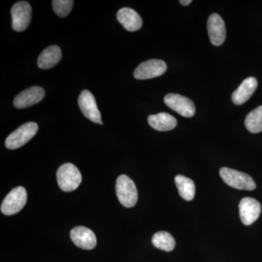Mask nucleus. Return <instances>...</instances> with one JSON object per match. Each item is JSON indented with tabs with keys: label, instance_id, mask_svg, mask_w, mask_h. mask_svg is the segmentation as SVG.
Instances as JSON below:
<instances>
[{
	"label": "nucleus",
	"instance_id": "1",
	"mask_svg": "<svg viewBox=\"0 0 262 262\" xmlns=\"http://www.w3.org/2000/svg\"><path fill=\"white\" fill-rule=\"evenodd\" d=\"M56 176L58 186L63 192L75 190L82 182V175L80 170L72 163L62 165L58 169Z\"/></svg>",
	"mask_w": 262,
	"mask_h": 262
},
{
	"label": "nucleus",
	"instance_id": "2",
	"mask_svg": "<svg viewBox=\"0 0 262 262\" xmlns=\"http://www.w3.org/2000/svg\"><path fill=\"white\" fill-rule=\"evenodd\" d=\"M116 194L119 201L125 208H132L138 201L135 183L126 175H121L116 182Z\"/></svg>",
	"mask_w": 262,
	"mask_h": 262
},
{
	"label": "nucleus",
	"instance_id": "3",
	"mask_svg": "<svg viewBox=\"0 0 262 262\" xmlns=\"http://www.w3.org/2000/svg\"><path fill=\"white\" fill-rule=\"evenodd\" d=\"M220 174L222 180L229 187L241 190L251 191L256 189V183L248 174L229 168H221Z\"/></svg>",
	"mask_w": 262,
	"mask_h": 262
},
{
	"label": "nucleus",
	"instance_id": "4",
	"mask_svg": "<svg viewBox=\"0 0 262 262\" xmlns=\"http://www.w3.org/2000/svg\"><path fill=\"white\" fill-rule=\"evenodd\" d=\"M38 128L37 124L34 122L24 124L8 136L5 141V146L9 149L21 147L36 135Z\"/></svg>",
	"mask_w": 262,
	"mask_h": 262
},
{
	"label": "nucleus",
	"instance_id": "5",
	"mask_svg": "<svg viewBox=\"0 0 262 262\" xmlns=\"http://www.w3.org/2000/svg\"><path fill=\"white\" fill-rule=\"evenodd\" d=\"M27 201V192L25 188H15L3 200L1 205L2 213L6 215L16 214L23 209Z\"/></svg>",
	"mask_w": 262,
	"mask_h": 262
},
{
	"label": "nucleus",
	"instance_id": "6",
	"mask_svg": "<svg viewBox=\"0 0 262 262\" xmlns=\"http://www.w3.org/2000/svg\"><path fill=\"white\" fill-rule=\"evenodd\" d=\"M12 27L15 32H23L28 28L32 19V7L27 2L15 3L12 8Z\"/></svg>",
	"mask_w": 262,
	"mask_h": 262
},
{
	"label": "nucleus",
	"instance_id": "7",
	"mask_svg": "<svg viewBox=\"0 0 262 262\" xmlns=\"http://www.w3.org/2000/svg\"><path fill=\"white\" fill-rule=\"evenodd\" d=\"M167 70L165 61L151 59L141 63L134 71V76L137 80H148L163 75Z\"/></svg>",
	"mask_w": 262,
	"mask_h": 262
},
{
	"label": "nucleus",
	"instance_id": "8",
	"mask_svg": "<svg viewBox=\"0 0 262 262\" xmlns=\"http://www.w3.org/2000/svg\"><path fill=\"white\" fill-rule=\"evenodd\" d=\"M165 104L169 108L183 117H192L195 114L196 108L192 100L182 95L170 94L164 98Z\"/></svg>",
	"mask_w": 262,
	"mask_h": 262
},
{
	"label": "nucleus",
	"instance_id": "9",
	"mask_svg": "<svg viewBox=\"0 0 262 262\" xmlns=\"http://www.w3.org/2000/svg\"><path fill=\"white\" fill-rule=\"evenodd\" d=\"M78 105L84 117L95 123L103 125L101 113L92 93L88 90L82 91L78 98Z\"/></svg>",
	"mask_w": 262,
	"mask_h": 262
},
{
	"label": "nucleus",
	"instance_id": "10",
	"mask_svg": "<svg viewBox=\"0 0 262 262\" xmlns=\"http://www.w3.org/2000/svg\"><path fill=\"white\" fill-rule=\"evenodd\" d=\"M261 211V204L254 198H245L239 202V218L245 225H251L256 222Z\"/></svg>",
	"mask_w": 262,
	"mask_h": 262
},
{
	"label": "nucleus",
	"instance_id": "11",
	"mask_svg": "<svg viewBox=\"0 0 262 262\" xmlns=\"http://www.w3.org/2000/svg\"><path fill=\"white\" fill-rule=\"evenodd\" d=\"M46 96V92L42 88L33 86L24 90L14 98L13 104L17 108L29 107L40 102Z\"/></svg>",
	"mask_w": 262,
	"mask_h": 262
},
{
	"label": "nucleus",
	"instance_id": "12",
	"mask_svg": "<svg viewBox=\"0 0 262 262\" xmlns=\"http://www.w3.org/2000/svg\"><path fill=\"white\" fill-rule=\"evenodd\" d=\"M207 29L212 45L222 46L226 39L225 24L222 17L217 13L210 15L207 22Z\"/></svg>",
	"mask_w": 262,
	"mask_h": 262
},
{
	"label": "nucleus",
	"instance_id": "13",
	"mask_svg": "<svg viewBox=\"0 0 262 262\" xmlns=\"http://www.w3.org/2000/svg\"><path fill=\"white\" fill-rule=\"evenodd\" d=\"M70 237L77 247L84 250L94 249L97 244L96 234L91 229L82 226L72 229Z\"/></svg>",
	"mask_w": 262,
	"mask_h": 262
},
{
	"label": "nucleus",
	"instance_id": "14",
	"mask_svg": "<svg viewBox=\"0 0 262 262\" xmlns=\"http://www.w3.org/2000/svg\"><path fill=\"white\" fill-rule=\"evenodd\" d=\"M117 20L129 32H136L142 27L143 21L137 12L129 8H123L117 13Z\"/></svg>",
	"mask_w": 262,
	"mask_h": 262
},
{
	"label": "nucleus",
	"instance_id": "15",
	"mask_svg": "<svg viewBox=\"0 0 262 262\" xmlns=\"http://www.w3.org/2000/svg\"><path fill=\"white\" fill-rule=\"evenodd\" d=\"M258 82L255 77H248L234 91L232 100L234 104L242 105L248 101L257 89Z\"/></svg>",
	"mask_w": 262,
	"mask_h": 262
},
{
	"label": "nucleus",
	"instance_id": "16",
	"mask_svg": "<svg viewBox=\"0 0 262 262\" xmlns=\"http://www.w3.org/2000/svg\"><path fill=\"white\" fill-rule=\"evenodd\" d=\"M61 48L57 46H49L39 55L37 65L42 70H49L61 61Z\"/></svg>",
	"mask_w": 262,
	"mask_h": 262
},
{
	"label": "nucleus",
	"instance_id": "17",
	"mask_svg": "<svg viewBox=\"0 0 262 262\" xmlns=\"http://www.w3.org/2000/svg\"><path fill=\"white\" fill-rule=\"evenodd\" d=\"M148 123L150 126L158 131L173 130L177 125L175 117L166 113H161L148 117Z\"/></svg>",
	"mask_w": 262,
	"mask_h": 262
},
{
	"label": "nucleus",
	"instance_id": "18",
	"mask_svg": "<svg viewBox=\"0 0 262 262\" xmlns=\"http://www.w3.org/2000/svg\"><path fill=\"white\" fill-rule=\"evenodd\" d=\"M175 183L179 193L183 199L187 201H192L195 194V185L192 179L184 176L178 175L175 177Z\"/></svg>",
	"mask_w": 262,
	"mask_h": 262
},
{
	"label": "nucleus",
	"instance_id": "19",
	"mask_svg": "<svg viewBox=\"0 0 262 262\" xmlns=\"http://www.w3.org/2000/svg\"><path fill=\"white\" fill-rule=\"evenodd\" d=\"M151 242L155 247L165 251H173L176 246L173 236L165 231H160L155 233L151 239Z\"/></svg>",
	"mask_w": 262,
	"mask_h": 262
},
{
	"label": "nucleus",
	"instance_id": "20",
	"mask_svg": "<svg viewBox=\"0 0 262 262\" xmlns=\"http://www.w3.org/2000/svg\"><path fill=\"white\" fill-rule=\"evenodd\" d=\"M245 125L249 132L258 134L262 131V106L248 114L245 120Z\"/></svg>",
	"mask_w": 262,
	"mask_h": 262
},
{
	"label": "nucleus",
	"instance_id": "21",
	"mask_svg": "<svg viewBox=\"0 0 262 262\" xmlns=\"http://www.w3.org/2000/svg\"><path fill=\"white\" fill-rule=\"evenodd\" d=\"M53 8L55 13L59 17L67 16L72 10L74 1L72 0H53Z\"/></svg>",
	"mask_w": 262,
	"mask_h": 262
},
{
	"label": "nucleus",
	"instance_id": "22",
	"mask_svg": "<svg viewBox=\"0 0 262 262\" xmlns=\"http://www.w3.org/2000/svg\"><path fill=\"white\" fill-rule=\"evenodd\" d=\"M192 0H181V1H179V3L182 5H184V6H187V5H189L190 3H192Z\"/></svg>",
	"mask_w": 262,
	"mask_h": 262
}]
</instances>
